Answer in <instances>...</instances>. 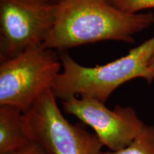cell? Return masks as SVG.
<instances>
[{
  "mask_svg": "<svg viewBox=\"0 0 154 154\" xmlns=\"http://www.w3.org/2000/svg\"><path fill=\"white\" fill-rule=\"evenodd\" d=\"M153 23L151 11L128 14L106 0H61L54 5L52 28L42 46L66 50L102 41L131 44L134 34Z\"/></svg>",
  "mask_w": 154,
  "mask_h": 154,
  "instance_id": "1",
  "label": "cell"
},
{
  "mask_svg": "<svg viewBox=\"0 0 154 154\" xmlns=\"http://www.w3.org/2000/svg\"><path fill=\"white\" fill-rule=\"evenodd\" d=\"M154 57V36L118 59L93 67L85 66L67 54L60 56L62 69L51 91L61 101L72 96H88L106 103L116 89L137 78L149 84L154 77L149 64Z\"/></svg>",
  "mask_w": 154,
  "mask_h": 154,
  "instance_id": "2",
  "label": "cell"
},
{
  "mask_svg": "<svg viewBox=\"0 0 154 154\" xmlns=\"http://www.w3.org/2000/svg\"><path fill=\"white\" fill-rule=\"evenodd\" d=\"M61 69L60 57L42 45L0 59V106H12L25 112L51 88Z\"/></svg>",
  "mask_w": 154,
  "mask_h": 154,
  "instance_id": "3",
  "label": "cell"
},
{
  "mask_svg": "<svg viewBox=\"0 0 154 154\" xmlns=\"http://www.w3.org/2000/svg\"><path fill=\"white\" fill-rule=\"evenodd\" d=\"M51 88L24 112V129L31 140L52 154H101L103 146L83 123L72 124L63 116Z\"/></svg>",
  "mask_w": 154,
  "mask_h": 154,
  "instance_id": "4",
  "label": "cell"
},
{
  "mask_svg": "<svg viewBox=\"0 0 154 154\" xmlns=\"http://www.w3.org/2000/svg\"><path fill=\"white\" fill-rule=\"evenodd\" d=\"M54 19V5L40 0H0V59L43 45Z\"/></svg>",
  "mask_w": 154,
  "mask_h": 154,
  "instance_id": "5",
  "label": "cell"
},
{
  "mask_svg": "<svg viewBox=\"0 0 154 154\" xmlns=\"http://www.w3.org/2000/svg\"><path fill=\"white\" fill-rule=\"evenodd\" d=\"M88 96H72L61 101L63 110L91 127L109 151H118L130 144L146 126L134 108L117 105L109 109Z\"/></svg>",
  "mask_w": 154,
  "mask_h": 154,
  "instance_id": "6",
  "label": "cell"
},
{
  "mask_svg": "<svg viewBox=\"0 0 154 154\" xmlns=\"http://www.w3.org/2000/svg\"><path fill=\"white\" fill-rule=\"evenodd\" d=\"M23 114L17 107L0 106V154L14 151L32 140L24 129Z\"/></svg>",
  "mask_w": 154,
  "mask_h": 154,
  "instance_id": "7",
  "label": "cell"
},
{
  "mask_svg": "<svg viewBox=\"0 0 154 154\" xmlns=\"http://www.w3.org/2000/svg\"><path fill=\"white\" fill-rule=\"evenodd\" d=\"M101 154H154V126L146 125L130 144L118 151H103Z\"/></svg>",
  "mask_w": 154,
  "mask_h": 154,
  "instance_id": "8",
  "label": "cell"
},
{
  "mask_svg": "<svg viewBox=\"0 0 154 154\" xmlns=\"http://www.w3.org/2000/svg\"><path fill=\"white\" fill-rule=\"evenodd\" d=\"M119 10L128 14H138L140 11L154 8V0H106Z\"/></svg>",
  "mask_w": 154,
  "mask_h": 154,
  "instance_id": "9",
  "label": "cell"
},
{
  "mask_svg": "<svg viewBox=\"0 0 154 154\" xmlns=\"http://www.w3.org/2000/svg\"><path fill=\"white\" fill-rule=\"evenodd\" d=\"M5 154H52L41 143L32 140L27 144Z\"/></svg>",
  "mask_w": 154,
  "mask_h": 154,
  "instance_id": "10",
  "label": "cell"
},
{
  "mask_svg": "<svg viewBox=\"0 0 154 154\" xmlns=\"http://www.w3.org/2000/svg\"><path fill=\"white\" fill-rule=\"evenodd\" d=\"M149 70H150V72H151V74L153 75V76L154 77V57H153V59H151V62H150Z\"/></svg>",
  "mask_w": 154,
  "mask_h": 154,
  "instance_id": "11",
  "label": "cell"
},
{
  "mask_svg": "<svg viewBox=\"0 0 154 154\" xmlns=\"http://www.w3.org/2000/svg\"><path fill=\"white\" fill-rule=\"evenodd\" d=\"M40 1L50 4V5H56V4H57L61 0H40Z\"/></svg>",
  "mask_w": 154,
  "mask_h": 154,
  "instance_id": "12",
  "label": "cell"
}]
</instances>
